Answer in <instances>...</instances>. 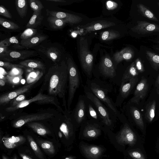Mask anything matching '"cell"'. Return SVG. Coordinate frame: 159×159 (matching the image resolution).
Masks as SVG:
<instances>
[{
  "instance_id": "obj_3",
  "label": "cell",
  "mask_w": 159,
  "mask_h": 159,
  "mask_svg": "<svg viewBox=\"0 0 159 159\" xmlns=\"http://www.w3.org/2000/svg\"><path fill=\"white\" fill-rule=\"evenodd\" d=\"M68 72V97L67 109L70 111V107L77 90L82 82L81 77L75 65L70 57L67 60Z\"/></svg>"
},
{
  "instance_id": "obj_46",
  "label": "cell",
  "mask_w": 159,
  "mask_h": 159,
  "mask_svg": "<svg viewBox=\"0 0 159 159\" xmlns=\"http://www.w3.org/2000/svg\"><path fill=\"white\" fill-rule=\"evenodd\" d=\"M137 70L139 73H143L144 71V68L142 61L140 58H137L134 61Z\"/></svg>"
},
{
  "instance_id": "obj_19",
  "label": "cell",
  "mask_w": 159,
  "mask_h": 159,
  "mask_svg": "<svg viewBox=\"0 0 159 159\" xmlns=\"http://www.w3.org/2000/svg\"><path fill=\"white\" fill-rule=\"evenodd\" d=\"M86 99L87 118L89 120L93 121L100 126L101 125H105L102 118L99 113L94 105L87 98Z\"/></svg>"
},
{
  "instance_id": "obj_30",
  "label": "cell",
  "mask_w": 159,
  "mask_h": 159,
  "mask_svg": "<svg viewBox=\"0 0 159 159\" xmlns=\"http://www.w3.org/2000/svg\"><path fill=\"white\" fill-rule=\"evenodd\" d=\"M15 5L19 16L23 18L26 16L28 10V2L26 0H16Z\"/></svg>"
},
{
  "instance_id": "obj_26",
  "label": "cell",
  "mask_w": 159,
  "mask_h": 159,
  "mask_svg": "<svg viewBox=\"0 0 159 159\" xmlns=\"http://www.w3.org/2000/svg\"><path fill=\"white\" fill-rule=\"evenodd\" d=\"M43 18V16L41 15V11L34 12L26 27L27 28L35 29L40 25Z\"/></svg>"
},
{
  "instance_id": "obj_23",
  "label": "cell",
  "mask_w": 159,
  "mask_h": 159,
  "mask_svg": "<svg viewBox=\"0 0 159 159\" xmlns=\"http://www.w3.org/2000/svg\"><path fill=\"white\" fill-rule=\"evenodd\" d=\"M47 38L44 35H37L28 39L21 40L20 44L22 47L30 48L38 45Z\"/></svg>"
},
{
  "instance_id": "obj_59",
  "label": "cell",
  "mask_w": 159,
  "mask_h": 159,
  "mask_svg": "<svg viewBox=\"0 0 159 159\" xmlns=\"http://www.w3.org/2000/svg\"><path fill=\"white\" fill-rule=\"evenodd\" d=\"M13 159H18L16 156V155H15L13 158Z\"/></svg>"
},
{
  "instance_id": "obj_2",
  "label": "cell",
  "mask_w": 159,
  "mask_h": 159,
  "mask_svg": "<svg viewBox=\"0 0 159 159\" xmlns=\"http://www.w3.org/2000/svg\"><path fill=\"white\" fill-rule=\"evenodd\" d=\"M89 90L102 101L113 112L119 120L122 119V115L117 107L108 95L111 88L103 81L88 78L86 85Z\"/></svg>"
},
{
  "instance_id": "obj_56",
  "label": "cell",
  "mask_w": 159,
  "mask_h": 159,
  "mask_svg": "<svg viewBox=\"0 0 159 159\" xmlns=\"http://www.w3.org/2000/svg\"><path fill=\"white\" fill-rule=\"evenodd\" d=\"M58 136L60 138H61L62 137V134L61 131L58 132Z\"/></svg>"
},
{
  "instance_id": "obj_13",
  "label": "cell",
  "mask_w": 159,
  "mask_h": 159,
  "mask_svg": "<svg viewBox=\"0 0 159 159\" xmlns=\"http://www.w3.org/2000/svg\"><path fill=\"white\" fill-rule=\"evenodd\" d=\"M137 24L131 28V30L139 34H144L159 32V25L146 21H138Z\"/></svg>"
},
{
  "instance_id": "obj_25",
  "label": "cell",
  "mask_w": 159,
  "mask_h": 159,
  "mask_svg": "<svg viewBox=\"0 0 159 159\" xmlns=\"http://www.w3.org/2000/svg\"><path fill=\"white\" fill-rule=\"evenodd\" d=\"M129 108L130 114L134 122L141 129H143L144 124L141 113L135 107L131 106Z\"/></svg>"
},
{
  "instance_id": "obj_27",
  "label": "cell",
  "mask_w": 159,
  "mask_h": 159,
  "mask_svg": "<svg viewBox=\"0 0 159 159\" xmlns=\"http://www.w3.org/2000/svg\"><path fill=\"white\" fill-rule=\"evenodd\" d=\"M43 73L42 70L39 69L33 70L26 73V82L28 84H34L42 76Z\"/></svg>"
},
{
  "instance_id": "obj_16",
  "label": "cell",
  "mask_w": 159,
  "mask_h": 159,
  "mask_svg": "<svg viewBox=\"0 0 159 159\" xmlns=\"http://www.w3.org/2000/svg\"><path fill=\"white\" fill-rule=\"evenodd\" d=\"M84 125L83 134L84 136L87 138H95L101 133V127L93 121L89 120H86L83 124Z\"/></svg>"
},
{
  "instance_id": "obj_41",
  "label": "cell",
  "mask_w": 159,
  "mask_h": 159,
  "mask_svg": "<svg viewBox=\"0 0 159 159\" xmlns=\"http://www.w3.org/2000/svg\"><path fill=\"white\" fill-rule=\"evenodd\" d=\"M47 54L54 62L57 61L60 58V52L56 48L54 47L49 48L47 52Z\"/></svg>"
},
{
  "instance_id": "obj_1",
  "label": "cell",
  "mask_w": 159,
  "mask_h": 159,
  "mask_svg": "<svg viewBox=\"0 0 159 159\" xmlns=\"http://www.w3.org/2000/svg\"><path fill=\"white\" fill-rule=\"evenodd\" d=\"M68 81L67 65L64 61L49 68L44 77V81L47 83L48 94L62 99L66 109H67L66 96Z\"/></svg>"
},
{
  "instance_id": "obj_61",
  "label": "cell",
  "mask_w": 159,
  "mask_h": 159,
  "mask_svg": "<svg viewBox=\"0 0 159 159\" xmlns=\"http://www.w3.org/2000/svg\"><path fill=\"white\" fill-rule=\"evenodd\" d=\"M156 43H158V44H159V40L157 41L156 42Z\"/></svg>"
},
{
  "instance_id": "obj_63",
  "label": "cell",
  "mask_w": 159,
  "mask_h": 159,
  "mask_svg": "<svg viewBox=\"0 0 159 159\" xmlns=\"http://www.w3.org/2000/svg\"><path fill=\"white\" fill-rule=\"evenodd\" d=\"M159 94V89L158 90V92H157Z\"/></svg>"
},
{
  "instance_id": "obj_21",
  "label": "cell",
  "mask_w": 159,
  "mask_h": 159,
  "mask_svg": "<svg viewBox=\"0 0 159 159\" xmlns=\"http://www.w3.org/2000/svg\"><path fill=\"white\" fill-rule=\"evenodd\" d=\"M82 150L84 155L88 158L91 159H96L101 155L102 149L100 147L82 145Z\"/></svg>"
},
{
  "instance_id": "obj_49",
  "label": "cell",
  "mask_w": 159,
  "mask_h": 159,
  "mask_svg": "<svg viewBox=\"0 0 159 159\" xmlns=\"http://www.w3.org/2000/svg\"><path fill=\"white\" fill-rule=\"evenodd\" d=\"M118 4L115 2L108 1L106 2V7L107 9L112 10L116 8Z\"/></svg>"
},
{
  "instance_id": "obj_10",
  "label": "cell",
  "mask_w": 159,
  "mask_h": 159,
  "mask_svg": "<svg viewBox=\"0 0 159 159\" xmlns=\"http://www.w3.org/2000/svg\"><path fill=\"white\" fill-rule=\"evenodd\" d=\"M35 52L28 50L14 51L8 50L4 53L0 55L1 60L8 61H16L18 59H24L34 55Z\"/></svg>"
},
{
  "instance_id": "obj_54",
  "label": "cell",
  "mask_w": 159,
  "mask_h": 159,
  "mask_svg": "<svg viewBox=\"0 0 159 159\" xmlns=\"http://www.w3.org/2000/svg\"><path fill=\"white\" fill-rule=\"evenodd\" d=\"M6 81L0 79V85L1 86H4L6 84Z\"/></svg>"
},
{
  "instance_id": "obj_40",
  "label": "cell",
  "mask_w": 159,
  "mask_h": 159,
  "mask_svg": "<svg viewBox=\"0 0 159 159\" xmlns=\"http://www.w3.org/2000/svg\"><path fill=\"white\" fill-rule=\"evenodd\" d=\"M30 6L34 12L41 11L44 8L41 2L39 0H29V1Z\"/></svg>"
},
{
  "instance_id": "obj_14",
  "label": "cell",
  "mask_w": 159,
  "mask_h": 159,
  "mask_svg": "<svg viewBox=\"0 0 159 159\" xmlns=\"http://www.w3.org/2000/svg\"><path fill=\"white\" fill-rule=\"evenodd\" d=\"M47 15L52 16L61 19L71 25L77 24L82 21V18L75 14L62 11H50L46 9Z\"/></svg>"
},
{
  "instance_id": "obj_7",
  "label": "cell",
  "mask_w": 159,
  "mask_h": 159,
  "mask_svg": "<svg viewBox=\"0 0 159 159\" xmlns=\"http://www.w3.org/2000/svg\"><path fill=\"white\" fill-rule=\"evenodd\" d=\"M36 101L38 102L40 104H51L58 107L57 103L54 97L39 93L30 99L23 101L15 106L7 107L6 110L8 112L13 111L18 109L25 107L31 103Z\"/></svg>"
},
{
  "instance_id": "obj_58",
  "label": "cell",
  "mask_w": 159,
  "mask_h": 159,
  "mask_svg": "<svg viewBox=\"0 0 159 159\" xmlns=\"http://www.w3.org/2000/svg\"><path fill=\"white\" fill-rule=\"evenodd\" d=\"M157 83L158 85H159V76H158L157 80Z\"/></svg>"
},
{
  "instance_id": "obj_18",
  "label": "cell",
  "mask_w": 159,
  "mask_h": 159,
  "mask_svg": "<svg viewBox=\"0 0 159 159\" xmlns=\"http://www.w3.org/2000/svg\"><path fill=\"white\" fill-rule=\"evenodd\" d=\"M101 72L105 76L114 78L116 75L113 64L109 57L105 56L102 58L100 65Z\"/></svg>"
},
{
  "instance_id": "obj_35",
  "label": "cell",
  "mask_w": 159,
  "mask_h": 159,
  "mask_svg": "<svg viewBox=\"0 0 159 159\" xmlns=\"http://www.w3.org/2000/svg\"><path fill=\"white\" fill-rule=\"evenodd\" d=\"M27 137L30 146L36 156L39 159H44L43 152L33 137L29 135Z\"/></svg>"
},
{
  "instance_id": "obj_36",
  "label": "cell",
  "mask_w": 159,
  "mask_h": 159,
  "mask_svg": "<svg viewBox=\"0 0 159 159\" xmlns=\"http://www.w3.org/2000/svg\"><path fill=\"white\" fill-rule=\"evenodd\" d=\"M120 34L119 32L115 30H109L102 32L101 34V39L103 41H108L119 38Z\"/></svg>"
},
{
  "instance_id": "obj_43",
  "label": "cell",
  "mask_w": 159,
  "mask_h": 159,
  "mask_svg": "<svg viewBox=\"0 0 159 159\" xmlns=\"http://www.w3.org/2000/svg\"><path fill=\"white\" fill-rule=\"evenodd\" d=\"M0 66L8 70H11L14 68H20L22 69L25 68L24 66L19 64H13L9 62L3 61H0Z\"/></svg>"
},
{
  "instance_id": "obj_44",
  "label": "cell",
  "mask_w": 159,
  "mask_h": 159,
  "mask_svg": "<svg viewBox=\"0 0 159 159\" xmlns=\"http://www.w3.org/2000/svg\"><path fill=\"white\" fill-rule=\"evenodd\" d=\"M23 73L22 69L20 68H14L7 72V75L12 76H22Z\"/></svg>"
},
{
  "instance_id": "obj_50",
  "label": "cell",
  "mask_w": 159,
  "mask_h": 159,
  "mask_svg": "<svg viewBox=\"0 0 159 159\" xmlns=\"http://www.w3.org/2000/svg\"><path fill=\"white\" fill-rule=\"evenodd\" d=\"M8 50L7 47H0V55L6 52H7Z\"/></svg>"
},
{
  "instance_id": "obj_51",
  "label": "cell",
  "mask_w": 159,
  "mask_h": 159,
  "mask_svg": "<svg viewBox=\"0 0 159 159\" xmlns=\"http://www.w3.org/2000/svg\"><path fill=\"white\" fill-rule=\"evenodd\" d=\"M19 155L22 159H33L29 156L23 153H20Z\"/></svg>"
},
{
  "instance_id": "obj_4",
  "label": "cell",
  "mask_w": 159,
  "mask_h": 159,
  "mask_svg": "<svg viewBox=\"0 0 159 159\" xmlns=\"http://www.w3.org/2000/svg\"><path fill=\"white\" fill-rule=\"evenodd\" d=\"M84 95L94 105L99 113L102 118L105 125H112L116 117L110 110L89 90L86 85L84 86Z\"/></svg>"
},
{
  "instance_id": "obj_38",
  "label": "cell",
  "mask_w": 159,
  "mask_h": 159,
  "mask_svg": "<svg viewBox=\"0 0 159 159\" xmlns=\"http://www.w3.org/2000/svg\"><path fill=\"white\" fill-rule=\"evenodd\" d=\"M0 24L5 28L10 30H15L20 28L16 24L1 17H0Z\"/></svg>"
},
{
  "instance_id": "obj_12",
  "label": "cell",
  "mask_w": 159,
  "mask_h": 159,
  "mask_svg": "<svg viewBox=\"0 0 159 159\" xmlns=\"http://www.w3.org/2000/svg\"><path fill=\"white\" fill-rule=\"evenodd\" d=\"M148 89L147 80L145 78H142L137 85L133 97L129 102L138 104L140 101L143 99L147 95Z\"/></svg>"
},
{
  "instance_id": "obj_15",
  "label": "cell",
  "mask_w": 159,
  "mask_h": 159,
  "mask_svg": "<svg viewBox=\"0 0 159 159\" xmlns=\"http://www.w3.org/2000/svg\"><path fill=\"white\" fill-rule=\"evenodd\" d=\"M115 25L112 22L105 20H99L88 23L83 26L81 29V32L84 34L92 31L100 30Z\"/></svg>"
},
{
  "instance_id": "obj_33",
  "label": "cell",
  "mask_w": 159,
  "mask_h": 159,
  "mask_svg": "<svg viewBox=\"0 0 159 159\" xmlns=\"http://www.w3.org/2000/svg\"><path fill=\"white\" fill-rule=\"evenodd\" d=\"M47 20L50 26L54 29L62 28L66 23L63 20L52 16H49Z\"/></svg>"
},
{
  "instance_id": "obj_60",
  "label": "cell",
  "mask_w": 159,
  "mask_h": 159,
  "mask_svg": "<svg viewBox=\"0 0 159 159\" xmlns=\"http://www.w3.org/2000/svg\"><path fill=\"white\" fill-rule=\"evenodd\" d=\"M157 50V51H158L159 52V48H155Z\"/></svg>"
},
{
  "instance_id": "obj_24",
  "label": "cell",
  "mask_w": 159,
  "mask_h": 159,
  "mask_svg": "<svg viewBox=\"0 0 159 159\" xmlns=\"http://www.w3.org/2000/svg\"><path fill=\"white\" fill-rule=\"evenodd\" d=\"M139 73L135 67L134 62H133L127 67L124 72L121 84L126 83L132 78L137 77Z\"/></svg>"
},
{
  "instance_id": "obj_29",
  "label": "cell",
  "mask_w": 159,
  "mask_h": 159,
  "mask_svg": "<svg viewBox=\"0 0 159 159\" xmlns=\"http://www.w3.org/2000/svg\"><path fill=\"white\" fill-rule=\"evenodd\" d=\"M19 64L28 68L36 69L43 70L45 69L44 64L40 61L28 59L20 62Z\"/></svg>"
},
{
  "instance_id": "obj_47",
  "label": "cell",
  "mask_w": 159,
  "mask_h": 159,
  "mask_svg": "<svg viewBox=\"0 0 159 159\" xmlns=\"http://www.w3.org/2000/svg\"><path fill=\"white\" fill-rule=\"evenodd\" d=\"M0 15L9 19H11L12 17L10 12L2 5L0 6Z\"/></svg>"
},
{
  "instance_id": "obj_55",
  "label": "cell",
  "mask_w": 159,
  "mask_h": 159,
  "mask_svg": "<svg viewBox=\"0 0 159 159\" xmlns=\"http://www.w3.org/2000/svg\"><path fill=\"white\" fill-rule=\"evenodd\" d=\"M2 159H9L8 157L4 155H2Z\"/></svg>"
},
{
  "instance_id": "obj_57",
  "label": "cell",
  "mask_w": 159,
  "mask_h": 159,
  "mask_svg": "<svg viewBox=\"0 0 159 159\" xmlns=\"http://www.w3.org/2000/svg\"><path fill=\"white\" fill-rule=\"evenodd\" d=\"M65 159H74V157H66Z\"/></svg>"
},
{
  "instance_id": "obj_11",
  "label": "cell",
  "mask_w": 159,
  "mask_h": 159,
  "mask_svg": "<svg viewBox=\"0 0 159 159\" xmlns=\"http://www.w3.org/2000/svg\"><path fill=\"white\" fill-rule=\"evenodd\" d=\"M138 79L137 76L131 79L128 82L121 84L119 93L115 103L116 107L121 106L122 101L129 95L138 82Z\"/></svg>"
},
{
  "instance_id": "obj_45",
  "label": "cell",
  "mask_w": 159,
  "mask_h": 159,
  "mask_svg": "<svg viewBox=\"0 0 159 159\" xmlns=\"http://www.w3.org/2000/svg\"><path fill=\"white\" fill-rule=\"evenodd\" d=\"M25 96L21 94L13 99L11 101V106L14 107L19 104L23 101L25 100Z\"/></svg>"
},
{
  "instance_id": "obj_31",
  "label": "cell",
  "mask_w": 159,
  "mask_h": 159,
  "mask_svg": "<svg viewBox=\"0 0 159 159\" xmlns=\"http://www.w3.org/2000/svg\"><path fill=\"white\" fill-rule=\"evenodd\" d=\"M137 7L139 12L142 16L151 20L158 21L154 14L144 5L139 3L137 5Z\"/></svg>"
},
{
  "instance_id": "obj_53",
  "label": "cell",
  "mask_w": 159,
  "mask_h": 159,
  "mask_svg": "<svg viewBox=\"0 0 159 159\" xmlns=\"http://www.w3.org/2000/svg\"><path fill=\"white\" fill-rule=\"evenodd\" d=\"M0 74H1L4 75H7V73L6 72L5 70L2 68L1 67H0Z\"/></svg>"
},
{
  "instance_id": "obj_9",
  "label": "cell",
  "mask_w": 159,
  "mask_h": 159,
  "mask_svg": "<svg viewBox=\"0 0 159 159\" xmlns=\"http://www.w3.org/2000/svg\"><path fill=\"white\" fill-rule=\"evenodd\" d=\"M136 138L134 132L127 123H125L117 136V141L120 144L133 145Z\"/></svg>"
},
{
  "instance_id": "obj_32",
  "label": "cell",
  "mask_w": 159,
  "mask_h": 159,
  "mask_svg": "<svg viewBox=\"0 0 159 159\" xmlns=\"http://www.w3.org/2000/svg\"><path fill=\"white\" fill-rule=\"evenodd\" d=\"M38 143L43 151L47 154H54L55 150L52 142L48 141L38 139L37 140Z\"/></svg>"
},
{
  "instance_id": "obj_37",
  "label": "cell",
  "mask_w": 159,
  "mask_h": 159,
  "mask_svg": "<svg viewBox=\"0 0 159 159\" xmlns=\"http://www.w3.org/2000/svg\"><path fill=\"white\" fill-rule=\"evenodd\" d=\"M156 106V101L153 100L149 104L146 110L145 116L149 122L152 121L155 116Z\"/></svg>"
},
{
  "instance_id": "obj_48",
  "label": "cell",
  "mask_w": 159,
  "mask_h": 159,
  "mask_svg": "<svg viewBox=\"0 0 159 159\" xmlns=\"http://www.w3.org/2000/svg\"><path fill=\"white\" fill-rule=\"evenodd\" d=\"M129 154L130 156L134 159H145L144 156L137 151L130 152Z\"/></svg>"
},
{
  "instance_id": "obj_28",
  "label": "cell",
  "mask_w": 159,
  "mask_h": 159,
  "mask_svg": "<svg viewBox=\"0 0 159 159\" xmlns=\"http://www.w3.org/2000/svg\"><path fill=\"white\" fill-rule=\"evenodd\" d=\"M27 124L29 127L39 135L43 136L51 133L49 130L39 123L32 122Z\"/></svg>"
},
{
  "instance_id": "obj_52",
  "label": "cell",
  "mask_w": 159,
  "mask_h": 159,
  "mask_svg": "<svg viewBox=\"0 0 159 159\" xmlns=\"http://www.w3.org/2000/svg\"><path fill=\"white\" fill-rule=\"evenodd\" d=\"M48 1L53 2H66V1L64 0H47Z\"/></svg>"
},
{
  "instance_id": "obj_42",
  "label": "cell",
  "mask_w": 159,
  "mask_h": 159,
  "mask_svg": "<svg viewBox=\"0 0 159 159\" xmlns=\"http://www.w3.org/2000/svg\"><path fill=\"white\" fill-rule=\"evenodd\" d=\"M22 79V76H12L7 75L6 76V82L12 85L18 84L20 83Z\"/></svg>"
},
{
  "instance_id": "obj_6",
  "label": "cell",
  "mask_w": 159,
  "mask_h": 159,
  "mask_svg": "<svg viewBox=\"0 0 159 159\" xmlns=\"http://www.w3.org/2000/svg\"><path fill=\"white\" fill-rule=\"evenodd\" d=\"M86 97L80 95L74 109L71 111V116L75 125L82 124L87 119Z\"/></svg>"
},
{
  "instance_id": "obj_17",
  "label": "cell",
  "mask_w": 159,
  "mask_h": 159,
  "mask_svg": "<svg viewBox=\"0 0 159 159\" xmlns=\"http://www.w3.org/2000/svg\"><path fill=\"white\" fill-rule=\"evenodd\" d=\"M34 84H27L18 89L2 95L0 97V105L6 104L19 95L27 92Z\"/></svg>"
},
{
  "instance_id": "obj_8",
  "label": "cell",
  "mask_w": 159,
  "mask_h": 159,
  "mask_svg": "<svg viewBox=\"0 0 159 159\" xmlns=\"http://www.w3.org/2000/svg\"><path fill=\"white\" fill-rule=\"evenodd\" d=\"M53 114L48 113L34 114L22 116L17 118L13 122L12 126L17 128L21 127L24 125L35 121L43 120L50 118Z\"/></svg>"
},
{
  "instance_id": "obj_5",
  "label": "cell",
  "mask_w": 159,
  "mask_h": 159,
  "mask_svg": "<svg viewBox=\"0 0 159 159\" xmlns=\"http://www.w3.org/2000/svg\"><path fill=\"white\" fill-rule=\"evenodd\" d=\"M80 56L81 64L84 72L89 79L91 77L93 69V57L90 51L87 40L81 37L79 41Z\"/></svg>"
},
{
  "instance_id": "obj_39",
  "label": "cell",
  "mask_w": 159,
  "mask_h": 159,
  "mask_svg": "<svg viewBox=\"0 0 159 159\" xmlns=\"http://www.w3.org/2000/svg\"><path fill=\"white\" fill-rule=\"evenodd\" d=\"M37 30L36 29L27 28L21 34L20 36L21 40L28 39L36 35Z\"/></svg>"
},
{
  "instance_id": "obj_22",
  "label": "cell",
  "mask_w": 159,
  "mask_h": 159,
  "mask_svg": "<svg viewBox=\"0 0 159 159\" xmlns=\"http://www.w3.org/2000/svg\"><path fill=\"white\" fill-rule=\"evenodd\" d=\"M134 56L133 50L130 47H127L116 52L114 55V58L116 62L119 63L123 60H131Z\"/></svg>"
},
{
  "instance_id": "obj_20",
  "label": "cell",
  "mask_w": 159,
  "mask_h": 159,
  "mask_svg": "<svg viewBox=\"0 0 159 159\" xmlns=\"http://www.w3.org/2000/svg\"><path fill=\"white\" fill-rule=\"evenodd\" d=\"M26 138L22 136L4 137L2 141L4 146L8 148H13L25 142Z\"/></svg>"
},
{
  "instance_id": "obj_62",
  "label": "cell",
  "mask_w": 159,
  "mask_h": 159,
  "mask_svg": "<svg viewBox=\"0 0 159 159\" xmlns=\"http://www.w3.org/2000/svg\"><path fill=\"white\" fill-rule=\"evenodd\" d=\"M158 7H159V2H157Z\"/></svg>"
},
{
  "instance_id": "obj_34",
  "label": "cell",
  "mask_w": 159,
  "mask_h": 159,
  "mask_svg": "<svg viewBox=\"0 0 159 159\" xmlns=\"http://www.w3.org/2000/svg\"><path fill=\"white\" fill-rule=\"evenodd\" d=\"M145 53L147 58L153 67L156 70L159 69V55L148 50L146 51Z\"/></svg>"
}]
</instances>
